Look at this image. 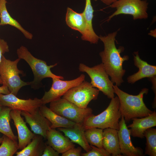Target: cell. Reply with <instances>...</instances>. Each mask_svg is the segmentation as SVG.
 <instances>
[{
	"instance_id": "cell-10",
	"label": "cell",
	"mask_w": 156,
	"mask_h": 156,
	"mask_svg": "<svg viewBox=\"0 0 156 156\" xmlns=\"http://www.w3.org/2000/svg\"><path fill=\"white\" fill-rule=\"evenodd\" d=\"M85 75L82 74L76 78L70 80H63L57 78H52L51 88L48 91L45 92L41 99L43 105L61 98L70 88L85 81Z\"/></svg>"
},
{
	"instance_id": "cell-28",
	"label": "cell",
	"mask_w": 156,
	"mask_h": 156,
	"mask_svg": "<svg viewBox=\"0 0 156 156\" xmlns=\"http://www.w3.org/2000/svg\"><path fill=\"white\" fill-rule=\"evenodd\" d=\"M0 146V156H12L18 149L17 141L4 135Z\"/></svg>"
},
{
	"instance_id": "cell-17",
	"label": "cell",
	"mask_w": 156,
	"mask_h": 156,
	"mask_svg": "<svg viewBox=\"0 0 156 156\" xmlns=\"http://www.w3.org/2000/svg\"><path fill=\"white\" fill-rule=\"evenodd\" d=\"M131 120L132 123L127 126L128 128H131V135L143 138L144 137V133L146 130L156 126L155 110L148 116L141 118H134Z\"/></svg>"
},
{
	"instance_id": "cell-14",
	"label": "cell",
	"mask_w": 156,
	"mask_h": 156,
	"mask_svg": "<svg viewBox=\"0 0 156 156\" xmlns=\"http://www.w3.org/2000/svg\"><path fill=\"white\" fill-rule=\"evenodd\" d=\"M21 113L20 111L11 110L10 115L17 131L18 149L22 150L31 141L36 134L29 129L21 116Z\"/></svg>"
},
{
	"instance_id": "cell-25",
	"label": "cell",
	"mask_w": 156,
	"mask_h": 156,
	"mask_svg": "<svg viewBox=\"0 0 156 156\" xmlns=\"http://www.w3.org/2000/svg\"><path fill=\"white\" fill-rule=\"evenodd\" d=\"M11 110L8 107H3L0 114V132L17 141V137L13 133L10 124L11 119L10 112Z\"/></svg>"
},
{
	"instance_id": "cell-6",
	"label": "cell",
	"mask_w": 156,
	"mask_h": 156,
	"mask_svg": "<svg viewBox=\"0 0 156 156\" xmlns=\"http://www.w3.org/2000/svg\"><path fill=\"white\" fill-rule=\"evenodd\" d=\"M49 108L58 115L77 124H82L86 119L93 114L90 107L82 108L62 98L50 103Z\"/></svg>"
},
{
	"instance_id": "cell-30",
	"label": "cell",
	"mask_w": 156,
	"mask_h": 156,
	"mask_svg": "<svg viewBox=\"0 0 156 156\" xmlns=\"http://www.w3.org/2000/svg\"><path fill=\"white\" fill-rule=\"evenodd\" d=\"M9 47L7 42L3 39L0 38V63L2 56L4 54L9 51ZM2 82L0 78V84H2Z\"/></svg>"
},
{
	"instance_id": "cell-29",
	"label": "cell",
	"mask_w": 156,
	"mask_h": 156,
	"mask_svg": "<svg viewBox=\"0 0 156 156\" xmlns=\"http://www.w3.org/2000/svg\"><path fill=\"white\" fill-rule=\"evenodd\" d=\"M91 150L81 154L82 156H110L111 155L103 148H99L91 145Z\"/></svg>"
},
{
	"instance_id": "cell-12",
	"label": "cell",
	"mask_w": 156,
	"mask_h": 156,
	"mask_svg": "<svg viewBox=\"0 0 156 156\" xmlns=\"http://www.w3.org/2000/svg\"><path fill=\"white\" fill-rule=\"evenodd\" d=\"M119 121V129L118 130L120 152L123 156H143V150L140 147H135L131 142L130 131L127 127L123 116H121Z\"/></svg>"
},
{
	"instance_id": "cell-3",
	"label": "cell",
	"mask_w": 156,
	"mask_h": 156,
	"mask_svg": "<svg viewBox=\"0 0 156 156\" xmlns=\"http://www.w3.org/2000/svg\"><path fill=\"white\" fill-rule=\"evenodd\" d=\"M111 99L107 107L102 112L97 115L92 114L86 119L82 125L85 129L91 127L119 129V120L121 116L119 99L116 96Z\"/></svg>"
},
{
	"instance_id": "cell-8",
	"label": "cell",
	"mask_w": 156,
	"mask_h": 156,
	"mask_svg": "<svg viewBox=\"0 0 156 156\" xmlns=\"http://www.w3.org/2000/svg\"><path fill=\"white\" fill-rule=\"evenodd\" d=\"M99 90L90 83L84 81L69 89L62 96L65 99L82 108H86L90 102L97 99Z\"/></svg>"
},
{
	"instance_id": "cell-23",
	"label": "cell",
	"mask_w": 156,
	"mask_h": 156,
	"mask_svg": "<svg viewBox=\"0 0 156 156\" xmlns=\"http://www.w3.org/2000/svg\"><path fill=\"white\" fill-rule=\"evenodd\" d=\"M7 3L6 0H0V25H8L12 26L20 31L26 38L31 39L32 34L25 30L16 20L11 16L7 9Z\"/></svg>"
},
{
	"instance_id": "cell-38",
	"label": "cell",
	"mask_w": 156,
	"mask_h": 156,
	"mask_svg": "<svg viewBox=\"0 0 156 156\" xmlns=\"http://www.w3.org/2000/svg\"></svg>"
},
{
	"instance_id": "cell-21",
	"label": "cell",
	"mask_w": 156,
	"mask_h": 156,
	"mask_svg": "<svg viewBox=\"0 0 156 156\" xmlns=\"http://www.w3.org/2000/svg\"><path fill=\"white\" fill-rule=\"evenodd\" d=\"M39 109L42 115L51 122V128L71 127L77 124L55 113L45 105H42Z\"/></svg>"
},
{
	"instance_id": "cell-34",
	"label": "cell",
	"mask_w": 156,
	"mask_h": 156,
	"mask_svg": "<svg viewBox=\"0 0 156 156\" xmlns=\"http://www.w3.org/2000/svg\"><path fill=\"white\" fill-rule=\"evenodd\" d=\"M8 87L4 84L0 87V94H8L10 93Z\"/></svg>"
},
{
	"instance_id": "cell-2",
	"label": "cell",
	"mask_w": 156,
	"mask_h": 156,
	"mask_svg": "<svg viewBox=\"0 0 156 156\" xmlns=\"http://www.w3.org/2000/svg\"><path fill=\"white\" fill-rule=\"evenodd\" d=\"M113 88L114 93L119 99L120 110L125 122L129 121L133 118L148 116L153 112L147 107L143 100L144 94L148 92L147 88H143L138 94L134 95L123 91L116 85Z\"/></svg>"
},
{
	"instance_id": "cell-24",
	"label": "cell",
	"mask_w": 156,
	"mask_h": 156,
	"mask_svg": "<svg viewBox=\"0 0 156 156\" xmlns=\"http://www.w3.org/2000/svg\"><path fill=\"white\" fill-rule=\"evenodd\" d=\"M43 137L36 135L31 141L21 151L15 153L16 156H42L46 144L43 141Z\"/></svg>"
},
{
	"instance_id": "cell-5",
	"label": "cell",
	"mask_w": 156,
	"mask_h": 156,
	"mask_svg": "<svg viewBox=\"0 0 156 156\" xmlns=\"http://www.w3.org/2000/svg\"><path fill=\"white\" fill-rule=\"evenodd\" d=\"M20 60L18 58L12 61L3 55L0 63V78L2 84L6 86L10 93L16 96L23 87L30 85V82H24L21 79L20 75L23 74V72L17 67Z\"/></svg>"
},
{
	"instance_id": "cell-18",
	"label": "cell",
	"mask_w": 156,
	"mask_h": 156,
	"mask_svg": "<svg viewBox=\"0 0 156 156\" xmlns=\"http://www.w3.org/2000/svg\"><path fill=\"white\" fill-rule=\"evenodd\" d=\"M58 130L63 132L73 143L78 144L86 152L91 149L85 134V129L82 124H76L70 128H59Z\"/></svg>"
},
{
	"instance_id": "cell-27",
	"label": "cell",
	"mask_w": 156,
	"mask_h": 156,
	"mask_svg": "<svg viewBox=\"0 0 156 156\" xmlns=\"http://www.w3.org/2000/svg\"><path fill=\"white\" fill-rule=\"evenodd\" d=\"M146 138L145 155L156 156V129L152 128L146 130L144 133Z\"/></svg>"
},
{
	"instance_id": "cell-7",
	"label": "cell",
	"mask_w": 156,
	"mask_h": 156,
	"mask_svg": "<svg viewBox=\"0 0 156 156\" xmlns=\"http://www.w3.org/2000/svg\"><path fill=\"white\" fill-rule=\"evenodd\" d=\"M79 69V71L85 72L88 75L92 87L101 91L109 99L114 97V84L109 79L102 63L91 67L81 63Z\"/></svg>"
},
{
	"instance_id": "cell-16",
	"label": "cell",
	"mask_w": 156,
	"mask_h": 156,
	"mask_svg": "<svg viewBox=\"0 0 156 156\" xmlns=\"http://www.w3.org/2000/svg\"><path fill=\"white\" fill-rule=\"evenodd\" d=\"M48 145L59 153H62L75 145L67 137L55 129L49 127L47 133L46 138Z\"/></svg>"
},
{
	"instance_id": "cell-4",
	"label": "cell",
	"mask_w": 156,
	"mask_h": 156,
	"mask_svg": "<svg viewBox=\"0 0 156 156\" xmlns=\"http://www.w3.org/2000/svg\"><path fill=\"white\" fill-rule=\"evenodd\" d=\"M16 53L18 58L25 60L33 72L34 79L30 82V85L33 88L38 87L42 80L44 78H57L64 79L62 76L54 74L51 70V68L57 65V63L48 65L45 61L34 57L27 48L23 46L17 49Z\"/></svg>"
},
{
	"instance_id": "cell-31",
	"label": "cell",
	"mask_w": 156,
	"mask_h": 156,
	"mask_svg": "<svg viewBox=\"0 0 156 156\" xmlns=\"http://www.w3.org/2000/svg\"><path fill=\"white\" fill-rule=\"evenodd\" d=\"M82 149L81 147H73L62 153V156H80L81 155Z\"/></svg>"
},
{
	"instance_id": "cell-19",
	"label": "cell",
	"mask_w": 156,
	"mask_h": 156,
	"mask_svg": "<svg viewBox=\"0 0 156 156\" xmlns=\"http://www.w3.org/2000/svg\"><path fill=\"white\" fill-rule=\"evenodd\" d=\"M103 147L112 156H121L118 130L107 128L103 129Z\"/></svg>"
},
{
	"instance_id": "cell-20",
	"label": "cell",
	"mask_w": 156,
	"mask_h": 156,
	"mask_svg": "<svg viewBox=\"0 0 156 156\" xmlns=\"http://www.w3.org/2000/svg\"><path fill=\"white\" fill-rule=\"evenodd\" d=\"M85 9L83 12L86 23L87 28L85 35L81 37L83 40L88 41L92 44H96L99 36L95 32L92 26V19L94 10L91 4V0H85Z\"/></svg>"
},
{
	"instance_id": "cell-15",
	"label": "cell",
	"mask_w": 156,
	"mask_h": 156,
	"mask_svg": "<svg viewBox=\"0 0 156 156\" xmlns=\"http://www.w3.org/2000/svg\"><path fill=\"white\" fill-rule=\"evenodd\" d=\"M134 65L138 68V71L127 78L128 83L131 84L142 79L156 76V66L148 64L140 57L138 51L133 54Z\"/></svg>"
},
{
	"instance_id": "cell-11",
	"label": "cell",
	"mask_w": 156,
	"mask_h": 156,
	"mask_svg": "<svg viewBox=\"0 0 156 156\" xmlns=\"http://www.w3.org/2000/svg\"><path fill=\"white\" fill-rule=\"evenodd\" d=\"M0 104L12 110L25 111L31 114L34 113L43 105L41 99L35 98L34 99H21L11 93L0 94Z\"/></svg>"
},
{
	"instance_id": "cell-26",
	"label": "cell",
	"mask_w": 156,
	"mask_h": 156,
	"mask_svg": "<svg viewBox=\"0 0 156 156\" xmlns=\"http://www.w3.org/2000/svg\"><path fill=\"white\" fill-rule=\"evenodd\" d=\"M103 129L91 127L85 130V134L86 140L90 145L99 148H103Z\"/></svg>"
},
{
	"instance_id": "cell-32",
	"label": "cell",
	"mask_w": 156,
	"mask_h": 156,
	"mask_svg": "<svg viewBox=\"0 0 156 156\" xmlns=\"http://www.w3.org/2000/svg\"><path fill=\"white\" fill-rule=\"evenodd\" d=\"M59 154L51 146L46 144L42 156H58Z\"/></svg>"
},
{
	"instance_id": "cell-33",
	"label": "cell",
	"mask_w": 156,
	"mask_h": 156,
	"mask_svg": "<svg viewBox=\"0 0 156 156\" xmlns=\"http://www.w3.org/2000/svg\"><path fill=\"white\" fill-rule=\"evenodd\" d=\"M148 79L152 83V88L155 94V96L152 103V107L155 109L156 108V76Z\"/></svg>"
},
{
	"instance_id": "cell-37",
	"label": "cell",
	"mask_w": 156,
	"mask_h": 156,
	"mask_svg": "<svg viewBox=\"0 0 156 156\" xmlns=\"http://www.w3.org/2000/svg\"><path fill=\"white\" fill-rule=\"evenodd\" d=\"M3 137H2L1 138H0V143H1L3 140Z\"/></svg>"
},
{
	"instance_id": "cell-1",
	"label": "cell",
	"mask_w": 156,
	"mask_h": 156,
	"mask_svg": "<svg viewBox=\"0 0 156 156\" xmlns=\"http://www.w3.org/2000/svg\"><path fill=\"white\" fill-rule=\"evenodd\" d=\"M118 31L109 33L106 36H99V39L103 43L104 49L99 53L103 65L111 79L113 84L119 86L124 82L123 78L126 70L123 68V64L129 59V56L123 57L120 54L124 50V47L118 49L116 47L115 41Z\"/></svg>"
},
{
	"instance_id": "cell-36",
	"label": "cell",
	"mask_w": 156,
	"mask_h": 156,
	"mask_svg": "<svg viewBox=\"0 0 156 156\" xmlns=\"http://www.w3.org/2000/svg\"><path fill=\"white\" fill-rule=\"evenodd\" d=\"M3 107V106L0 104V114L2 111V109Z\"/></svg>"
},
{
	"instance_id": "cell-22",
	"label": "cell",
	"mask_w": 156,
	"mask_h": 156,
	"mask_svg": "<svg viewBox=\"0 0 156 156\" xmlns=\"http://www.w3.org/2000/svg\"><path fill=\"white\" fill-rule=\"evenodd\" d=\"M67 25L72 29L78 31L83 36L86 32V23L83 12L79 13L68 7L66 16Z\"/></svg>"
},
{
	"instance_id": "cell-35",
	"label": "cell",
	"mask_w": 156,
	"mask_h": 156,
	"mask_svg": "<svg viewBox=\"0 0 156 156\" xmlns=\"http://www.w3.org/2000/svg\"><path fill=\"white\" fill-rule=\"evenodd\" d=\"M118 0H100L103 3L109 6Z\"/></svg>"
},
{
	"instance_id": "cell-9",
	"label": "cell",
	"mask_w": 156,
	"mask_h": 156,
	"mask_svg": "<svg viewBox=\"0 0 156 156\" xmlns=\"http://www.w3.org/2000/svg\"><path fill=\"white\" fill-rule=\"evenodd\" d=\"M148 4L146 0H118L109 6L116 10L106 21L108 22L114 16L122 14L132 15L134 20L147 19Z\"/></svg>"
},
{
	"instance_id": "cell-13",
	"label": "cell",
	"mask_w": 156,
	"mask_h": 156,
	"mask_svg": "<svg viewBox=\"0 0 156 156\" xmlns=\"http://www.w3.org/2000/svg\"><path fill=\"white\" fill-rule=\"evenodd\" d=\"M21 114L24 117L26 122L29 125L34 134L46 138L47 132L51 125L50 122L42 115L39 109L33 114L21 111Z\"/></svg>"
}]
</instances>
